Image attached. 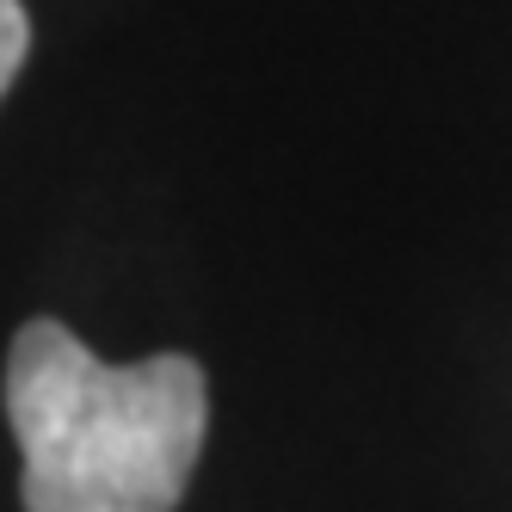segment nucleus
Listing matches in <instances>:
<instances>
[{"instance_id": "nucleus-1", "label": "nucleus", "mask_w": 512, "mask_h": 512, "mask_svg": "<svg viewBox=\"0 0 512 512\" xmlns=\"http://www.w3.org/2000/svg\"><path fill=\"white\" fill-rule=\"evenodd\" d=\"M0 401L25 457V512H173L210 426V383L192 352L105 364L56 315L13 334Z\"/></svg>"}, {"instance_id": "nucleus-2", "label": "nucleus", "mask_w": 512, "mask_h": 512, "mask_svg": "<svg viewBox=\"0 0 512 512\" xmlns=\"http://www.w3.org/2000/svg\"><path fill=\"white\" fill-rule=\"evenodd\" d=\"M25 50H31V13L19 0H0V99H7L13 75L25 68Z\"/></svg>"}]
</instances>
